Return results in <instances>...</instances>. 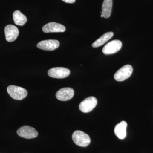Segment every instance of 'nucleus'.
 Segmentation results:
<instances>
[{
	"mask_svg": "<svg viewBox=\"0 0 153 153\" xmlns=\"http://www.w3.org/2000/svg\"><path fill=\"white\" fill-rule=\"evenodd\" d=\"M13 19L15 24L19 26H24L27 22V17L19 10L14 12Z\"/></svg>",
	"mask_w": 153,
	"mask_h": 153,
	"instance_id": "obj_15",
	"label": "nucleus"
},
{
	"mask_svg": "<svg viewBox=\"0 0 153 153\" xmlns=\"http://www.w3.org/2000/svg\"><path fill=\"white\" fill-rule=\"evenodd\" d=\"M7 91L12 98L17 100H21L27 95V91L23 88L10 85L7 88Z\"/></svg>",
	"mask_w": 153,
	"mask_h": 153,
	"instance_id": "obj_2",
	"label": "nucleus"
},
{
	"mask_svg": "<svg viewBox=\"0 0 153 153\" xmlns=\"http://www.w3.org/2000/svg\"><path fill=\"white\" fill-rule=\"evenodd\" d=\"M4 32L6 39L8 42L15 41L19 36V30L13 25H7L5 28Z\"/></svg>",
	"mask_w": 153,
	"mask_h": 153,
	"instance_id": "obj_11",
	"label": "nucleus"
},
{
	"mask_svg": "<svg viewBox=\"0 0 153 153\" xmlns=\"http://www.w3.org/2000/svg\"><path fill=\"white\" fill-rule=\"evenodd\" d=\"M113 36L114 33L113 32H108V33H105L92 44V47L94 48L100 47L102 45H103L108 41H109Z\"/></svg>",
	"mask_w": 153,
	"mask_h": 153,
	"instance_id": "obj_13",
	"label": "nucleus"
},
{
	"mask_svg": "<svg viewBox=\"0 0 153 153\" xmlns=\"http://www.w3.org/2000/svg\"><path fill=\"white\" fill-rule=\"evenodd\" d=\"M122 43L118 40H114L106 44L102 49V52L105 55H111L118 52L121 48Z\"/></svg>",
	"mask_w": 153,
	"mask_h": 153,
	"instance_id": "obj_6",
	"label": "nucleus"
},
{
	"mask_svg": "<svg viewBox=\"0 0 153 153\" xmlns=\"http://www.w3.org/2000/svg\"><path fill=\"white\" fill-rule=\"evenodd\" d=\"M42 30L45 33H63L66 31V28L59 23L50 22L44 25Z\"/></svg>",
	"mask_w": 153,
	"mask_h": 153,
	"instance_id": "obj_10",
	"label": "nucleus"
},
{
	"mask_svg": "<svg viewBox=\"0 0 153 153\" xmlns=\"http://www.w3.org/2000/svg\"><path fill=\"white\" fill-rule=\"evenodd\" d=\"M101 18H102V17H103V15H102V14H101Z\"/></svg>",
	"mask_w": 153,
	"mask_h": 153,
	"instance_id": "obj_17",
	"label": "nucleus"
},
{
	"mask_svg": "<svg viewBox=\"0 0 153 153\" xmlns=\"http://www.w3.org/2000/svg\"><path fill=\"white\" fill-rule=\"evenodd\" d=\"M59 46L60 43L56 40H44L39 42L37 45L39 49L46 51H53L57 49Z\"/></svg>",
	"mask_w": 153,
	"mask_h": 153,
	"instance_id": "obj_9",
	"label": "nucleus"
},
{
	"mask_svg": "<svg viewBox=\"0 0 153 153\" xmlns=\"http://www.w3.org/2000/svg\"><path fill=\"white\" fill-rule=\"evenodd\" d=\"M133 69L132 66L126 65L118 70L114 74V78L117 81H123L131 76Z\"/></svg>",
	"mask_w": 153,
	"mask_h": 153,
	"instance_id": "obj_3",
	"label": "nucleus"
},
{
	"mask_svg": "<svg viewBox=\"0 0 153 153\" xmlns=\"http://www.w3.org/2000/svg\"><path fill=\"white\" fill-rule=\"evenodd\" d=\"M112 0H104L102 7V13L105 18L110 16L112 10Z\"/></svg>",
	"mask_w": 153,
	"mask_h": 153,
	"instance_id": "obj_14",
	"label": "nucleus"
},
{
	"mask_svg": "<svg viewBox=\"0 0 153 153\" xmlns=\"http://www.w3.org/2000/svg\"><path fill=\"white\" fill-rule=\"evenodd\" d=\"M97 101L94 97H89L81 102L79 105V109L83 113L90 112L96 106Z\"/></svg>",
	"mask_w": 153,
	"mask_h": 153,
	"instance_id": "obj_4",
	"label": "nucleus"
},
{
	"mask_svg": "<svg viewBox=\"0 0 153 153\" xmlns=\"http://www.w3.org/2000/svg\"><path fill=\"white\" fill-rule=\"evenodd\" d=\"M74 89L71 88H63L56 92V97L58 100L67 101L71 99L74 96Z\"/></svg>",
	"mask_w": 153,
	"mask_h": 153,
	"instance_id": "obj_8",
	"label": "nucleus"
},
{
	"mask_svg": "<svg viewBox=\"0 0 153 153\" xmlns=\"http://www.w3.org/2000/svg\"><path fill=\"white\" fill-rule=\"evenodd\" d=\"M127 124L123 121L115 127L114 131L116 135L120 139H124L126 136V128Z\"/></svg>",
	"mask_w": 153,
	"mask_h": 153,
	"instance_id": "obj_12",
	"label": "nucleus"
},
{
	"mask_svg": "<svg viewBox=\"0 0 153 153\" xmlns=\"http://www.w3.org/2000/svg\"><path fill=\"white\" fill-rule=\"evenodd\" d=\"M62 1L66 3L72 4V3L75 2L76 0H62Z\"/></svg>",
	"mask_w": 153,
	"mask_h": 153,
	"instance_id": "obj_16",
	"label": "nucleus"
},
{
	"mask_svg": "<svg viewBox=\"0 0 153 153\" xmlns=\"http://www.w3.org/2000/svg\"><path fill=\"white\" fill-rule=\"evenodd\" d=\"M19 136L26 139H33L38 137V132L34 128L29 126L21 127L17 130Z\"/></svg>",
	"mask_w": 153,
	"mask_h": 153,
	"instance_id": "obj_5",
	"label": "nucleus"
},
{
	"mask_svg": "<svg viewBox=\"0 0 153 153\" xmlns=\"http://www.w3.org/2000/svg\"><path fill=\"white\" fill-rule=\"evenodd\" d=\"M72 138L74 143L83 147L87 146L91 142L89 136L81 131L77 130L74 131L72 134Z\"/></svg>",
	"mask_w": 153,
	"mask_h": 153,
	"instance_id": "obj_1",
	"label": "nucleus"
},
{
	"mask_svg": "<svg viewBox=\"0 0 153 153\" xmlns=\"http://www.w3.org/2000/svg\"><path fill=\"white\" fill-rule=\"evenodd\" d=\"M70 73V70L64 67H54L49 69L48 71L49 76L58 79L65 78L68 76Z\"/></svg>",
	"mask_w": 153,
	"mask_h": 153,
	"instance_id": "obj_7",
	"label": "nucleus"
}]
</instances>
